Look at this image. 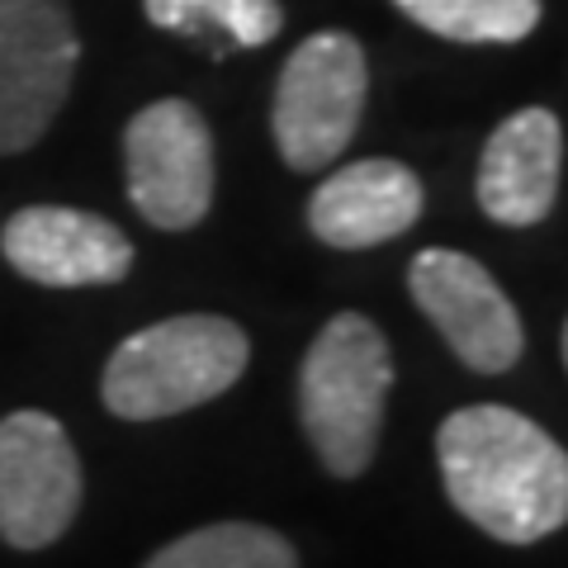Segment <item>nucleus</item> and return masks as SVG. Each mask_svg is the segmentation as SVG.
<instances>
[{"label": "nucleus", "mask_w": 568, "mask_h": 568, "mask_svg": "<svg viewBox=\"0 0 568 568\" xmlns=\"http://www.w3.org/2000/svg\"><path fill=\"white\" fill-rule=\"evenodd\" d=\"M426 190L413 166L394 156L336 166L308 200V227L336 252H365L388 237H403L422 219Z\"/></svg>", "instance_id": "obj_10"}, {"label": "nucleus", "mask_w": 568, "mask_h": 568, "mask_svg": "<svg viewBox=\"0 0 568 568\" xmlns=\"http://www.w3.org/2000/svg\"><path fill=\"white\" fill-rule=\"evenodd\" d=\"M413 24L446 43H521L540 24V0H394Z\"/></svg>", "instance_id": "obj_14"}, {"label": "nucleus", "mask_w": 568, "mask_h": 568, "mask_svg": "<svg viewBox=\"0 0 568 568\" xmlns=\"http://www.w3.org/2000/svg\"><path fill=\"white\" fill-rule=\"evenodd\" d=\"M388 388L394 355L379 323L365 313H336L298 365V422L332 478H361L375 465Z\"/></svg>", "instance_id": "obj_2"}, {"label": "nucleus", "mask_w": 568, "mask_h": 568, "mask_svg": "<svg viewBox=\"0 0 568 568\" xmlns=\"http://www.w3.org/2000/svg\"><path fill=\"white\" fill-rule=\"evenodd\" d=\"M81 33L67 0H0V156L29 152L71 95Z\"/></svg>", "instance_id": "obj_5"}, {"label": "nucleus", "mask_w": 568, "mask_h": 568, "mask_svg": "<svg viewBox=\"0 0 568 568\" xmlns=\"http://www.w3.org/2000/svg\"><path fill=\"white\" fill-rule=\"evenodd\" d=\"M10 271L48 290L119 284L133 271V242L100 213L67 204H29L0 233Z\"/></svg>", "instance_id": "obj_9"}, {"label": "nucleus", "mask_w": 568, "mask_h": 568, "mask_svg": "<svg viewBox=\"0 0 568 568\" xmlns=\"http://www.w3.org/2000/svg\"><path fill=\"white\" fill-rule=\"evenodd\" d=\"M142 10L166 33H181L194 43H219L213 48L219 58L233 48H265L284 29L280 0H142Z\"/></svg>", "instance_id": "obj_12"}, {"label": "nucleus", "mask_w": 568, "mask_h": 568, "mask_svg": "<svg viewBox=\"0 0 568 568\" xmlns=\"http://www.w3.org/2000/svg\"><path fill=\"white\" fill-rule=\"evenodd\" d=\"M436 465L459 517L503 545H536L568 521V455L517 407L450 413L436 432Z\"/></svg>", "instance_id": "obj_1"}, {"label": "nucleus", "mask_w": 568, "mask_h": 568, "mask_svg": "<svg viewBox=\"0 0 568 568\" xmlns=\"http://www.w3.org/2000/svg\"><path fill=\"white\" fill-rule=\"evenodd\" d=\"M564 175V123L549 110L507 114L484 142L478 209L503 227H536L549 219Z\"/></svg>", "instance_id": "obj_11"}, {"label": "nucleus", "mask_w": 568, "mask_h": 568, "mask_svg": "<svg viewBox=\"0 0 568 568\" xmlns=\"http://www.w3.org/2000/svg\"><path fill=\"white\" fill-rule=\"evenodd\" d=\"M142 568H298V555L271 526L213 521L162 545Z\"/></svg>", "instance_id": "obj_13"}, {"label": "nucleus", "mask_w": 568, "mask_h": 568, "mask_svg": "<svg viewBox=\"0 0 568 568\" xmlns=\"http://www.w3.org/2000/svg\"><path fill=\"white\" fill-rule=\"evenodd\" d=\"M252 361V342L233 317L181 313L123 336L104 361L100 398L119 422H162L223 398Z\"/></svg>", "instance_id": "obj_3"}, {"label": "nucleus", "mask_w": 568, "mask_h": 568, "mask_svg": "<svg viewBox=\"0 0 568 568\" xmlns=\"http://www.w3.org/2000/svg\"><path fill=\"white\" fill-rule=\"evenodd\" d=\"M365 48L342 29L313 33L284 58L271 104V133L290 171H323L351 148L365 114Z\"/></svg>", "instance_id": "obj_4"}, {"label": "nucleus", "mask_w": 568, "mask_h": 568, "mask_svg": "<svg viewBox=\"0 0 568 568\" xmlns=\"http://www.w3.org/2000/svg\"><path fill=\"white\" fill-rule=\"evenodd\" d=\"M133 209L162 233H190L213 204V133L190 100H152L123 129Z\"/></svg>", "instance_id": "obj_6"}, {"label": "nucleus", "mask_w": 568, "mask_h": 568, "mask_svg": "<svg viewBox=\"0 0 568 568\" xmlns=\"http://www.w3.org/2000/svg\"><path fill=\"white\" fill-rule=\"evenodd\" d=\"M413 304L478 375H507L526 351L521 317L484 265L450 246H426L407 265Z\"/></svg>", "instance_id": "obj_8"}, {"label": "nucleus", "mask_w": 568, "mask_h": 568, "mask_svg": "<svg viewBox=\"0 0 568 568\" xmlns=\"http://www.w3.org/2000/svg\"><path fill=\"white\" fill-rule=\"evenodd\" d=\"M81 459L67 426L48 413H10L0 422V540L10 549H48L81 511Z\"/></svg>", "instance_id": "obj_7"}]
</instances>
